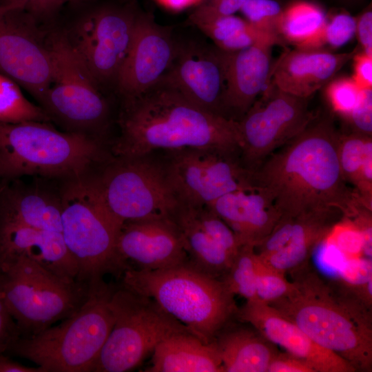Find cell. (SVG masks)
I'll list each match as a JSON object with an SVG mask.
<instances>
[{
	"instance_id": "obj_33",
	"label": "cell",
	"mask_w": 372,
	"mask_h": 372,
	"mask_svg": "<svg viewBox=\"0 0 372 372\" xmlns=\"http://www.w3.org/2000/svg\"><path fill=\"white\" fill-rule=\"evenodd\" d=\"M355 33V17L347 12L327 15L318 33L310 40L296 47L300 50L333 52L349 43Z\"/></svg>"
},
{
	"instance_id": "obj_48",
	"label": "cell",
	"mask_w": 372,
	"mask_h": 372,
	"mask_svg": "<svg viewBox=\"0 0 372 372\" xmlns=\"http://www.w3.org/2000/svg\"><path fill=\"white\" fill-rule=\"evenodd\" d=\"M59 7L63 10L65 6H78L92 0H54Z\"/></svg>"
},
{
	"instance_id": "obj_47",
	"label": "cell",
	"mask_w": 372,
	"mask_h": 372,
	"mask_svg": "<svg viewBox=\"0 0 372 372\" xmlns=\"http://www.w3.org/2000/svg\"><path fill=\"white\" fill-rule=\"evenodd\" d=\"M163 6L173 10H180L186 8L198 6L203 0H156Z\"/></svg>"
},
{
	"instance_id": "obj_22",
	"label": "cell",
	"mask_w": 372,
	"mask_h": 372,
	"mask_svg": "<svg viewBox=\"0 0 372 372\" xmlns=\"http://www.w3.org/2000/svg\"><path fill=\"white\" fill-rule=\"evenodd\" d=\"M358 51L286 50L273 64L269 81L279 90L309 99L324 87Z\"/></svg>"
},
{
	"instance_id": "obj_8",
	"label": "cell",
	"mask_w": 372,
	"mask_h": 372,
	"mask_svg": "<svg viewBox=\"0 0 372 372\" xmlns=\"http://www.w3.org/2000/svg\"><path fill=\"white\" fill-rule=\"evenodd\" d=\"M92 174L59 181L61 235L76 263V280L89 286L121 270L116 253L121 226L105 209Z\"/></svg>"
},
{
	"instance_id": "obj_13",
	"label": "cell",
	"mask_w": 372,
	"mask_h": 372,
	"mask_svg": "<svg viewBox=\"0 0 372 372\" xmlns=\"http://www.w3.org/2000/svg\"><path fill=\"white\" fill-rule=\"evenodd\" d=\"M54 72L46 26L20 4L0 6V73L15 81L39 105Z\"/></svg>"
},
{
	"instance_id": "obj_34",
	"label": "cell",
	"mask_w": 372,
	"mask_h": 372,
	"mask_svg": "<svg viewBox=\"0 0 372 372\" xmlns=\"http://www.w3.org/2000/svg\"><path fill=\"white\" fill-rule=\"evenodd\" d=\"M370 151H372L371 136L354 132L340 133L338 145L340 166L346 181L355 188L359 183L364 158Z\"/></svg>"
},
{
	"instance_id": "obj_23",
	"label": "cell",
	"mask_w": 372,
	"mask_h": 372,
	"mask_svg": "<svg viewBox=\"0 0 372 372\" xmlns=\"http://www.w3.org/2000/svg\"><path fill=\"white\" fill-rule=\"evenodd\" d=\"M27 257L68 280H76L78 267L61 233L0 220V264Z\"/></svg>"
},
{
	"instance_id": "obj_1",
	"label": "cell",
	"mask_w": 372,
	"mask_h": 372,
	"mask_svg": "<svg viewBox=\"0 0 372 372\" xmlns=\"http://www.w3.org/2000/svg\"><path fill=\"white\" fill-rule=\"evenodd\" d=\"M340 136L330 114L315 117L251 171V187L271 201L280 217L333 209L352 219L365 207L342 173Z\"/></svg>"
},
{
	"instance_id": "obj_30",
	"label": "cell",
	"mask_w": 372,
	"mask_h": 372,
	"mask_svg": "<svg viewBox=\"0 0 372 372\" xmlns=\"http://www.w3.org/2000/svg\"><path fill=\"white\" fill-rule=\"evenodd\" d=\"M327 14L318 4L297 0L283 9L279 35L298 47L313 37L324 24Z\"/></svg>"
},
{
	"instance_id": "obj_28",
	"label": "cell",
	"mask_w": 372,
	"mask_h": 372,
	"mask_svg": "<svg viewBox=\"0 0 372 372\" xmlns=\"http://www.w3.org/2000/svg\"><path fill=\"white\" fill-rule=\"evenodd\" d=\"M170 218L176 224L182 234L188 264L210 276L221 280L234 259L203 230L192 207L181 203Z\"/></svg>"
},
{
	"instance_id": "obj_37",
	"label": "cell",
	"mask_w": 372,
	"mask_h": 372,
	"mask_svg": "<svg viewBox=\"0 0 372 372\" xmlns=\"http://www.w3.org/2000/svg\"><path fill=\"white\" fill-rule=\"evenodd\" d=\"M324 87L331 110L345 119L358 104L362 89L349 76L334 77Z\"/></svg>"
},
{
	"instance_id": "obj_4",
	"label": "cell",
	"mask_w": 372,
	"mask_h": 372,
	"mask_svg": "<svg viewBox=\"0 0 372 372\" xmlns=\"http://www.w3.org/2000/svg\"><path fill=\"white\" fill-rule=\"evenodd\" d=\"M104 143L56 129L52 123L0 122V178L65 180L94 172L107 161Z\"/></svg>"
},
{
	"instance_id": "obj_45",
	"label": "cell",
	"mask_w": 372,
	"mask_h": 372,
	"mask_svg": "<svg viewBox=\"0 0 372 372\" xmlns=\"http://www.w3.org/2000/svg\"><path fill=\"white\" fill-rule=\"evenodd\" d=\"M246 0H203L200 3L220 14H234Z\"/></svg>"
},
{
	"instance_id": "obj_26",
	"label": "cell",
	"mask_w": 372,
	"mask_h": 372,
	"mask_svg": "<svg viewBox=\"0 0 372 372\" xmlns=\"http://www.w3.org/2000/svg\"><path fill=\"white\" fill-rule=\"evenodd\" d=\"M249 325L240 326L232 322L216 336L214 344L223 372H267L278 350Z\"/></svg>"
},
{
	"instance_id": "obj_16",
	"label": "cell",
	"mask_w": 372,
	"mask_h": 372,
	"mask_svg": "<svg viewBox=\"0 0 372 372\" xmlns=\"http://www.w3.org/2000/svg\"><path fill=\"white\" fill-rule=\"evenodd\" d=\"M177 47L169 28L158 25L151 14L140 10L114 94L121 101L128 100L157 83L169 69Z\"/></svg>"
},
{
	"instance_id": "obj_5",
	"label": "cell",
	"mask_w": 372,
	"mask_h": 372,
	"mask_svg": "<svg viewBox=\"0 0 372 372\" xmlns=\"http://www.w3.org/2000/svg\"><path fill=\"white\" fill-rule=\"evenodd\" d=\"M122 285L154 300L205 344L234 320L238 311L224 282L185 264L155 269H125Z\"/></svg>"
},
{
	"instance_id": "obj_3",
	"label": "cell",
	"mask_w": 372,
	"mask_h": 372,
	"mask_svg": "<svg viewBox=\"0 0 372 372\" xmlns=\"http://www.w3.org/2000/svg\"><path fill=\"white\" fill-rule=\"evenodd\" d=\"M291 273L293 289L269 304L355 371H371V307L349 285L324 279L308 264Z\"/></svg>"
},
{
	"instance_id": "obj_9",
	"label": "cell",
	"mask_w": 372,
	"mask_h": 372,
	"mask_svg": "<svg viewBox=\"0 0 372 372\" xmlns=\"http://www.w3.org/2000/svg\"><path fill=\"white\" fill-rule=\"evenodd\" d=\"M46 27L54 72L39 105L61 130L103 142L111 118L107 94L99 87L55 23Z\"/></svg>"
},
{
	"instance_id": "obj_29",
	"label": "cell",
	"mask_w": 372,
	"mask_h": 372,
	"mask_svg": "<svg viewBox=\"0 0 372 372\" xmlns=\"http://www.w3.org/2000/svg\"><path fill=\"white\" fill-rule=\"evenodd\" d=\"M188 21L209 37L216 48L225 52L242 50L269 38L282 41L256 30L244 18L235 14H220L201 4L196 6Z\"/></svg>"
},
{
	"instance_id": "obj_18",
	"label": "cell",
	"mask_w": 372,
	"mask_h": 372,
	"mask_svg": "<svg viewBox=\"0 0 372 372\" xmlns=\"http://www.w3.org/2000/svg\"><path fill=\"white\" fill-rule=\"evenodd\" d=\"M116 253L121 270L130 260L136 269L155 270L189 262L182 234L169 217H153L124 223Z\"/></svg>"
},
{
	"instance_id": "obj_27",
	"label": "cell",
	"mask_w": 372,
	"mask_h": 372,
	"mask_svg": "<svg viewBox=\"0 0 372 372\" xmlns=\"http://www.w3.org/2000/svg\"><path fill=\"white\" fill-rule=\"evenodd\" d=\"M147 372H223L214 342L205 344L190 331L174 333L153 351Z\"/></svg>"
},
{
	"instance_id": "obj_36",
	"label": "cell",
	"mask_w": 372,
	"mask_h": 372,
	"mask_svg": "<svg viewBox=\"0 0 372 372\" xmlns=\"http://www.w3.org/2000/svg\"><path fill=\"white\" fill-rule=\"evenodd\" d=\"M191 207L203 230L234 259L241 245L231 228L209 207Z\"/></svg>"
},
{
	"instance_id": "obj_25",
	"label": "cell",
	"mask_w": 372,
	"mask_h": 372,
	"mask_svg": "<svg viewBox=\"0 0 372 372\" xmlns=\"http://www.w3.org/2000/svg\"><path fill=\"white\" fill-rule=\"evenodd\" d=\"M346 218L338 209H325L293 217L291 233L287 244L278 251L258 257L262 263L280 272L292 273L308 264L309 259L334 227Z\"/></svg>"
},
{
	"instance_id": "obj_14",
	"label": "cell",
	"mask_w": 372,
	"mask_h": 372,
	"mask_svg": "<svg viewBox=\"0 0 372 372\" xmlns=\"http://www.w3.org/2000/svg\"><path fill=\"white\" fill-rule=\"evenodd\" d=\"M315 117L309 108V99L285 92L269 81L261 97L238 121L242 164L252 171Z\"/></svg>"
},
{
	"instance_id": "obj_10",
	"label": "cell",
	"mask_w": 372,
	"mask_h": 372,
	"mask_svg": "<svg viewBox=\"0 0 372 372\" xmlns=\"http://www.w3.org/2000/svg\"><path fill=\"white\" fill-rule=\"evenodd\" d=\"M0 287L21 337H30L75 312L90 286L66 280L21 256L0 264Z\"/></svg>"
},
{
	"instance_id": "obj_43",
	"label": "cell",
	"mask_w": 372,
	"mask_h": 372,
	"mask_svg": "<svg viewBox=\"0 0 372 372\" xmlns=\"http://www.w3.org/2000/svg\"><path fill=\"white\" fill-rule=\"evenodd\" d=\"M360 52L372 56V10L371 4L355 17V33Z\"/></svg>"
},
{
	"instance_id": "obj_2",
	"label": "cell",
	"mask_w": 372,
	"mask_h": 372,
	"mask_svg": "<svg viewBox=\"0 0 372 372\" xmlns=\"http://www.w3.org/2000/svg\"><path fill=\"white\" fill-rule=\"evenodd\" d=\"M119 134L112 145L116 158H138L156 149L209 148L240 154L238 121L205 111L164 79L121 101Z\"/></svg>"
},
{
	"instance_id": "obj_12",
	"label": "cell",
	"mask_w": 372,
	"mask_h": 372,
	"mask_svg": "<svg viewBox=\"0 0 372 372\" xmlns=\"http://www.w3.org/2000/svg\"><path fill=\"white\" fill-rule=\"evenodd\" d=\"M143 158L114 157L92 174L105 209L120 226L153 217L170 218L181 204L165 170Z\"/></svg>"
},
{
	"instance_id": "obj_32",
	"label": "cell",
	"mask_w": 372,
	"mask_h": 372,
	"mask_svg": "<svg viewBox=\"0 0 372 372\" xmlns=\"http://www.w3.org/2000/svg\"><path fill=\"white\" fill-rule=\"evenodd\" d=\"M259 262L255 247L242 245L221 280L234 296H242L247 301L256 300V282Z\"/></svg>"
},
{
	"instance_id": "obj_15",
	"label": "cell",
	"mask_w": 372,
	"mask_h": 372,
	"mask_svg": "<svg viewBox=\"0 0 372 372\" xmlns=\"http://www.w3.org/2000/svg\"><path fill=\"white\" fill-rule=\"evenodd\" d=\"M172 152L165 172L183 204L208 206L229 193L253 189L251 171L243 166L237 154L209 148Z\"/></svg>"
},
{
	"instance_id": "obj_38",
	"label": "cell",
	"mask_w": 372,
	"mask_h": 372,
	"mask_svg": "<svg viewBox=\"0 0 372 372\" xmlns=\"http://www.w3.org/2000/svg\"><path fill=\"white\" fill-rule=\"evenodd\" d=\"M293 287V282L287 280L285 273L260 260L256 282V300L269 304L288 294Z\"/></svg>"
},
{
	"instance_id": "obj_51",
	"label": "cell",
	"mask_w": 372,
	"mask_h": 372,
	"mask_svg": "<svg viewBox=\"0 0 372 372\" xmlns=\"http://www.w3.org/2000/svg\"><path fill=\"white\" fill-rule=\"evenodd\" d=\"M1 178H0V185H1Z\"/></svg>"
},
{
	"instance_id": "obj_50",
	"label": "cell",
	"mask_w": 372,
	"mask_h": 372,
	"mask_svg": "<svg viewBox=\"0 0 372 372\" xmlns=\"http://www.w3.org/2000/svg\"><path fill=\"white\" fill-rule=\"evenodd\" d=\"M8 6V3L5 1V0H0V6Z\"/></svg>"
},
{
	"instance_id": "obj_42",
	"label": "cell",
	"mask_w": 372,
	"mask_h": 372,
	"mask_svg": "<svg viewBox=\"0 0 372 372\" xmlns=\"http://www.w3.org/2000/svg\"><path fill=\"white\" fill-rule=\"evenodd\" d=\"M267 372H316V371L306 360L287 351H278L271 360Z\"/></svg>"
},
{
	"instance_id": "obj_41",
	"label": "cell",
	"mask_w": 372,
	"mask_h": 372,
	"mask_svg": "<svg viewBox=\"0 0 372 372\" xmlns=\"http://www.w3.org/2000/svg\"><path fill=\"white\" fill-rule=\"evenodd\" d=\"M19 338L17 324L6 304L0 287V353L8 352Z\"/></svg>"
},
{
	"instance_id": "obj_17",
	"label": "cell",
	"mask_w": 372,
	"mask_h": 372,
	"mask_svg": "<svg viewBox=\"0 0 372 372\" xmlns=\"http://www.w3.org/2000/svg\"><path fill=\"white\" fill-rule=\"evenodd\" d=\"M163 79L194 105L226 117L225 51L196 41H178L174 59Z\"/></svg>"
},
{
	"instance_id": "obj_40",
	"label": "cell",
	"mask_w": 372,
	"mask_h": 372,
	"mask_svg": "<svg viewBox=\"0 0 372 372\" xmlns=\"http://www.w3.org/2000/svg\"><path fill=\"white\" fill-rule=\"evenodd\" d=\"M9 4L19 3L39 23L48 25L54 23L62 9L54 0H5Z\"/></svg>"
},
{
	"instance_id": "obj_7",
	"label": "cell",
	"mask_w": 372,
	"mask_h": 372,
	"mask_svg": "<svg viewBox=\"0 0 372 372\" xmlns=\"http://www.w3.org/2000/svg\"><path fill=\"white\" fill-rule=\"evenodd\" d=\"M63 10L67 19L55 24L102 91L114 94L140 9L132 1L92 0Z\"/></svg>"
},
{
	"instance_id": "obj_20",
	"label": "cell",
	"mask_w": 372,
	"mask_h": 372,
	"mask_svg": "<svg viewBox=\"0 0 372 372\" xmlns=\"http://www.w3.org/2000/svg\"><path fill=\"white\" fill-rule=\"evenodd\" d=\"M283 42L269 38L234 52H225L226 89L223 109L226 117L239 121L269 83L272 48Z\"/></svg>"
},
{
	"instance_id": "obj_49",
	"label": "cell",
	"mask_w": 372,
	"mask_h": 372,
	"mask_svg": "<svg viewBox=\"0 0 372 372\" xmlns=\"http://www.w3.org/2000/svg\"><path fill=\"white\" fill-rule=\"evenodd\" d=\"M340 2L345 4H353L358 2L359 0H339Z\"/></svg>"
},
{
	"instance_id": "obj_19",
	"label": "cell",
	"mask_w": 372,
	"mask_h": 372,
	"mask_svg": "<svg viewBox=\"0 0 372 372\" xmlns=\"http://www.w3.org/2000/svg\"><path fill=\"white\" fill-rule=\"evenodd\" d=\"M236 320L247 323L265 338L308 362L316 372H355L344 359L314 342L295 322L258 300L238 308Z\"/></svg>"
},
{
	"instance_id": "obj_46",
	"label": "cell",
	"mask_w": 372,
	"mask_h": 372,
	"mask_svg": "<svg viewBox=\"0 0 372 372\" xmlns=\"http://www.w3.org/2000/svg\"><path fill=\"white\" fill-rule=\"evenodd\" d=\"M0 372H43L39 367L24 366L0 353Z\"/></svg>"
},
{
	"instance_id": "obj_6",
	"label": "cell",
	"mask_w": 372,
	"mask_h": 372,
	"mask_svg": "<svg viewBox=\"0 0 372 372\" xmlns=\"http://www.w3.org/2000/svg\"><path fill=\"white\" fill-rule=\"evenodd\" d=\"M114 287L103 280L72 315L30 337L19 338L8 352L35 363L43 372H92L113 327Z\"/></svg>"
},
{
	"instance_id": "obj_11",
	"label": "cell",
	"mask_w": 372,
	"mask_h": 372,
	"mask_svg": "<svg viewBox=\"0 0 372 372\" xmlns=\"http://www.w3.org/2000/svg\"><path fill=\"white\" fill-rule=\"evenodd\" d=\"M113 327L92 372H125L137 367L164 339L189 330L154 300L123 285L114 288Z\"/></svg>"
},
{
	"instance_id": "obj_24",
	"label": "cell",
	"mask_w": 372,
	"mask_h": 372,
	"mask_svg": "<svg viewBox=\"0 0 372 372\" xmlns=\"http://www.w3.org/2000/svg\"><path fill=\"white\" fill-rule=\"evenodd\" d=\"M207 207L231 228L241 246L257 247L280 218L271 201L254 189L229 193Z\"/></svg>"
},
{
	"instance_id": "obj_35",
	"label": "cell",
	"mask_w": 372,
	"mask_h": 372,
	"mask_svg": "<svg viewBox=\"0 0 372 372\" xmlns=\"http://www.w3.org/2000/svg\"><path fill=\"white\" fill-rule=\"evenodd\" d=\"M239 11L254 28L281 39L279 26L283 9L276 1L246 0Z\"/></svg>"
},
{
	"instance_id": "obj_44",
	"label": "cell",
	"mask_w": 372,
	"mask_h": 372,
	"mask_svg": "<svg viewBox=\"0 0 372 372\" xmlns=\"http://www.w3.org/2000/svg\"><path fill=\"white\" fill-rule=\"evenodd\" d=\"M351 60L352 79L361 89L372 88V56L357 51Z\"/></svg>"
},
{
	"instance_id": "obj_21",
	"label": "cell",
	"mask_w": 372,
	"mask_h": 372,
	"mask_svg": "<svg viewBox=\"0 0 372 372\" xmlns=\"http://www.w3.org/2000/svg\"><path fill=\"white\" fill-rule=\"evenodd\" d=\"M1 181L0 220L41 230L61 233L59 181L37 178Z\"/></svg>"
},
{
	"instance_id": "obj_31",
	"label": "cell",
	"mask_w": 372,
	"mask_h": 372,
	"mask_svg": "<svg viewBox=\"0 0 372 372\" xmlns=\"http://www.w3.org/2000/svg\"><path fill=\"white\" fill-rule=\"evenodd\" d=\"M22 88L0 73V122L17 123L30 121L51 123L45 111L31 102Z\"/></svg>"
},
{
	"instance_id": "obj_39",
	"label": "cell",
	"mask_w": 372,
	"mask_h": 372,
	"mask_svg": "<svg viewBox=\"0 0 372 372\" xmlns=\"http://www.w3.org/2000/svg\"><path fill=\"white\" fill-rule=\"evenodd\" d=\"M352 131L372 135V88L362 89L358 104L345 118Z\"/></svg>"
}]
</instances>
